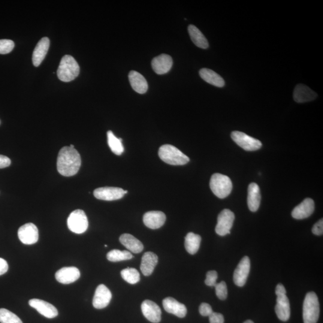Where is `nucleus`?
<instances>
[{
	"label": "nucleus",
	"instance_id": "f257e3e1",
	"mask_svg": "<svg viewBox=\"0 0 323 323\" xmlns=\"http://www.w3.org/2000/svg\"><path fill=\"white\" fill-rule=\"evenodd\" d=\"M81 157L74 148L65 146L60 150L57 159V169L60 174L65 177L74 176L79 171Z\"/></svg>",
	"mask_w": 323,
	"mask_h": 323
},
{
	"label": "nucleus",
	"instance_id": "f03ea898",
	"mask_svg": "<svg viewBox=\"0 0 323 323\" xmlns=\"http://www.w3.org/2000/svg\"><path fill=\"white\" fill-rule=\"evenodd\" d=\"M80 73V66L71 55H66L61 59L57 75L60 80L69 82L74 80Z\"/></svg>",
	"mask_w": 323,
	"mask_h": 323
},
{
	"label": "nucleus",
	"instance_id": "7ed1b4c3",
	"mask_svg": "<svg viewBox=\"0 0 323 323\" xmlns=\"http://www.w3.org/2000/svg\"><path fill=\"white\" fill-rule=\"evenodd\" d=\"M158 153L162 161L171 165H186L190 161L185 154L170 144H165L160 147Z\"/></svg>",
	"mask_w": 323,
	"mask_h": 323
},
{
	"label": "nucleus",
	"instance_id": "20e7f679",
	"mask_svg": "<svg viewBox=\"0 0 323 323\" xmlns=\"http://www.w3.org/2000/svg\"><path fill=\"white\" fill-rule=\"evenodd\" d=\"M319 316L320 304L318 296L313 292L308 293L303 305L304 322L317 323Z\"/></svg>",
	"mask_w": 323,
	"mask_h": 323
},
{
	"label": "nucleus",
	"instance_id": "39448f33",
	"mask_svg": "<svg viewBox=\"0 0 323 323\" xmlns=\"http://www.w3.org/2000/svg\"><path fill=\"white\" fill-rule=\"evenodd\" d=\"M210 186L211 191L217 197L224 199L230 195L232 183L230 178L225 175L216 173L211 176Z\"/></svg>",
	"mask_w": 323,
	"mask_h": 323
},
{
	"label": "nucleus",
	"instance_id": "423d86ee",
	"mask_svg": "<svg viewBox=\"0 0 323 323\" xmlns=\"http://www.w3.org/2000/svg\"><path fill=\"white\" fill-rule=\"evenodd\" d=\"M67 224L69 230L77 234L85 232L89 225L86 214L81 210L72 211L68 217Z\"/></svg>",
	"mask_w": 323,
	"mask_h": 323
},
{
	"label": "nucleus",
	"instance_id": "0eeeda50",
	"mask_svg": "<svg viewBox=\"0 0 323 323\" xmlns=\"http://www.w3.org/2000/svg\"><path fill=\"white\" fill-rule=\"evenodd\" d=\"M235 214L230 210H223L217 217V224L215 231L220 236L231 234V229L233 226Z\"/></svg>",
	"mask_w": 323,
	"mask_h": 323
},
{
	"label": "nucleus",
	"instance_id": "6e6552de",
	"mask_svg": "<svg viewBox=\"0 0 323 323\" xmlns=\"http://www.w3.org/2000/svg\"><path fill=\"white\" fill-rule=\"evenodd\" d=\"M231 138L235 143L246 151L258 150L262 146L261 141L250 137L245 133L240 131H233Z\"/></svg>",
	"mask_w": 323,
	"mask_h": 323
},
{
	"label": "nucleus",
	"instance_id": "1a4fd4ad",
	"mask_svg": "<svg viewBox=\"0 0 323 323\" xmlns=\"http://www.w3.org/2000/svg\"><path fill=\"white\" fill-rule=\"evenodd\" d=\"M18 237L20 241L26 245L35 244L38 240V230L34 224L29 223L22 226L18 230Z\"/></svg>",
	"mask_w": 323,
	"mask_h": 323
},
{
	"label": "nucleus",
	"instance_id": "9d476101",
	"mask_svg": "<svg viewBox=\"0 0 323 323\" xmlns=\"http://www.w3.org/2000/svg\"><path fill=\"white\" fill-rule=\"evenodd\" d=\"M125 195V190L114 187L98 188L93 192V195L96 199L107 201L118 200Z\"/></svg>",
	"mask_w": 323,
	"mask_h": 323
},
{
	"label": "nucleus",
	"instance_id": "9b49d317",
	"mask_svg": "<svg viewBox=\"0 0 323 323\" xmlns=\"http://www.w3.org/2000/svg\"><path fill=\"white\" fill-rule=\"evenodd\" d=\"M112 294L109 289L104 285H100L96 288L93 299V306L96 309L101 310L109 305Z\"/></svg>",
	"mask_w": 323,
	"mask_h": 323
},
{
	"label": "nucleus",
	"instance_id": "f8f14e48",
	"mask_svg": "<svg viewBox=\"0 0 323 323\" xmlns=\"http://www.w3.org/2000/svg\"><path fill=\"white\" fill-rule=\"evenodd\" d=\"M250 271V261L245 256L238 265L234 271V282L237 286L243 287L246 285Z\"/></svg>",
	"mask_w": 323,
	"mask_h": 323
},
{
	"label": "nucleus",
	"instance_id": "ddd939ff",
	"mask_svg": "<svg viewBox=\"0 0 323 323\" xmlns=\"http://www.w3.org/2000/svg\"><path fill=\"white\" fill-rule=\"evenodd\" d=\"M29 305L30 307L37 310L40 315L47 319L55 318L58 315V312L56 308L46 301L38 299H32L29 300Z\"/></svg>",
	"mask_w": 323,
	"mask_h": 323
},
{
	"label": "nucleus",
	"instance_id": "4468645a",
	"mask_svg": "<svg viewBox=\"0 0 323 323\" xmlns=\"http://www.w3.org/2000/svg\"><path fill=\"white\" fill-rule=\"evenodd\" d=\"M141 311L148 321L158 323L161 321L162 312L160 307L154 302L146 300L141 304Z\"/></svg>",
	"mask_w": 323,
	"mask_h": 323
},
{
	"label": "nucleus",
	"instance_id": "2eb2a0df",
	"mask_svg": "<svg viewBox=\"0 0 323 323\" xmlns=\"http://www.w3.org/2000/svg\"><path fill=\"white\" fill-rule=\"evenodd\" d=\"M276 295L277 305L275 310L278 318L283 322L288 321L291 317V306H290L289 298L287 297L286 294Z\"/></svg>",
	"mask_w": 323,
	"mask_h": 323
},
{
	"label": "nucleus",
	"instance_id": "dca6fc26",
	"mask_svg": "<svg viewBox=\"0 0 323 323\" xmlns=\"http://www.w3.org/2000/svg\"><path fill=\"white\" fill-rule=\"evenodd\" d=\"M315 210V201L312 199L307 198L294 208L292 211V216L295 219H307L312 215Z\"/></svg>",
	"mask_w": 323,
	"mask_h": 323
},
{
	"label": "nucleus",
	"instance_id": "f3484780",
	"mask_svg": "<svg viewBox=\"0 0 323 323\" xmlns=\"http://www.w3.org/2000/svg\"><path fill=\"white\" fill-rule=\"evenodd\" d=\"M80 277V271L73 267L62 268L55 274L56 280L64 285H68L76 282Z\"/></svg>",
	"mask_w": 323,
	"mask_h": 323
},
{
	"label": "nucleus",
	"instance_id": "a211bd4d",
	"mask_svg": "<svg viewBox=\"0 0 323 323\" xmlns=\"http://www.w3.org/2000/svg\"><path fill=\"white\" fill-rule=\"evenodd\" d=\"M166 221L165 214L159 211H149L144 214L143 222L147 228L157 229L161 228Z\"/></svg>",
	"mask_w": 323,
	"mask_h": 323
},
{
	"label": "nucleus",
	"instance_id": "6ab92c4d",
	"mask_svg": "<svg viewBox=\"0 0 323 323\" xmlns=\"http://www.w3.org/2000/svg\"><path fill=\"white\" fill-rule=\"evenodd\" d=\"M173 59L167 54H162L153 58L152 66L154 71L158 74H164L170 71L173 66Z\"/></svg>",
	"mask_w": 323,
	"mask_h": 323
},
{
	"label": "nucleus",
	"instance_id": "aec40b11",
	"mask_svg": "<svg viewBox=\"0 0 323 323\" xmlns=\"http://www.w3.org/2000/svg\"><path fill=\"white\" fill-rule=\"evenodd\" d=\"M164 310L179 318H184L187 315V309L185 305L179 303L173 298L168 297L162 302Z\"/></svg>",
	"mask_w": 323,
	"mask_h": 323
},
{
	"label": "nucleus",
	"instance_id": "412c9836",
	"mask_svg": "<svg viewBox=\"0 0 323 323\" xmlns=\"http://www.w3.org/2000/svg\"><path fill=\"white\" fill-rule=\"evenodd\" d=\"M49 46V38L43 37L38 41L32 53V63L35 66H38L43 62L47 55Z\"/></svg>",
	"mask_w": 323,
	"mask_h": 323
},
{
	"label": "nucleus",
	"instance_id": "4be33fe9",
	"mask_svg": "<svg viewBox=\"0 0 323 323\" xmlns=\"http://www.w3.org/2000/svg\"><path fill=\"white\" fill-rule=\"evenodd\" d=\"M317 97H318L317 93L313 91L309 86L300 84L295 87L294 98L298 103L315 100Z\"/></svg>",
	"mask_w": 323,
	"mask_h": 323
},
{
	"label": "nucleus",
	"instance_id": "5701e85b",
	"mask_svg": "<svg viewBox=\"0 0 323 323\" xmlns=\"http://www.w3.org/2000/svg\"><path fill=\"white\" fill-rule=\"evenodd\" d=\"M158 262V257L153 252L145 253L142 257L140 270L145 276H150Z\"/></svg>",
	"mask_w": 323,
	"mask_h": 323
},
{
	"label": "nucleus",
	"instance_id": "b1692460",
	"mask_svg": "<svg viewBox=\"0 0 323 323\" xmlns=\"http://www.w3.org/2000/svg\"><path fill=\"white\" fill-rule=\"evenodd\" d=\"M261 195L260 188L257 184L252 183L249 186L248 198L247 204L249 210L252 212H256L259 209L261 204Z\"/></svg>",
	"mask_w": 323,
	"mask_h": 323
},
{
	"label": "nucleus",
	"instance_id": "393cba45",
	"mask_svg": "<svg viewBox=\"0 0 323 323\" xmlns=\"http://www.w3.org/2000/svg\"><path fill=\"white\" fill-rule=\"evenodd\" d=\"M129 80L132 89L140 94L146 93L148 90L147 81L143 75L137 71H131L129 74Z\"/></svg>",
	"mask_w": 323,
	"mask_h": 323
},
{
	"label": "nucleus",
	"instance_id": "a878e982",
	"mask_svg": "<svg viewBox=\"0 0 323 323\" xmlns=\"http://www.w3.org/2000/svg\"><path fill=\"white\" fill-rule=\"evenodd\" d=\"M119 241L120 243L126 249H128L130 252L135 253H140L144 249L143 244L140 241L129 234H124L120 237Z\"/></svg>",
	"mask_w": 323,
	"mask_h": 323
},
{
	"label": "nucleus",
	"instance_id": "bb28decb",
	"mask_svg": "<svg viewBox=\"0 0 323 323\" xmlns=\"http://www.w3.org/2000/svg\"><path fill=\"white\" fill-rule=\"evenodd\" d=\"M199 75L206 82L219 87H222L225 86L224 79L220 75L212 69L208 68H202L199 71Z\"/></svg>",
	"mask_w": 323,
	"mask_h": 323
},
{
	"label": "nucleus",
	"instance_id": "cd10ccee",
	"mask_svg": "<svg viewBox=\"0 0 323 323\" xmlns=\"http://www.w3.org/2000/svg\"><path fill=\"white\" fill-rule=\"evenodd\" d=\"M188 32L193 43L196 46L202 49H207L209 46L207 38L197 27L190 25L188 26Z\"/></svg>",
	"mask_w": 323,
	"mask_h": 323
},
{
	"label": "nucleus",
	"instance_id": "c85d7f7f",
	"mask_svg": "<svg viewBox=\"0 0 323 323\" xmlns=\"http://www.w3.org/2000/svg\"><path fill=\"white\" fill-rule=\"evenodd\" d=\"M201 237L200 235L189 232L185 237V246L189 254L195 255L200 247Z\"/></svg>",
	"mask_w": 323,
	"mask_h": 323
},
{
	"label": "nucleus",
	"instance_id": "c756f323",
	"mask_svg": "<svg viewBox=\"0 0 323 323\" xmlns=\"http://www.w3.org/2000/svg\"><path fill=\"white\" fill-rule=\"evenodd\" d=\"M108 144L112 152L116 155H121L124 152V147L122 144V139L116 137L112 131L107 132Z\"/></svg>",
	"mask_w": 323,
	"mask_h": 323
},
{
	"label": "nucleus",
	"instance_id": "7c9ffc66",
	"mask_svg": "<svg viewBox=\"0 0 323 323\" xmlns=\"http://www.w3.org/2000/svg\"><path fill=\"white\" fill-rule=\"evenodd\" d=\"M107 258L110 262H117L131 259L133 256L131 252L126 250H113L107 253Z\"/></svg>",
	"mask_w": 323,
	"mask_h": 323
},
{
	"label": "nucleus",
	"instance_id": "2f4dec72",
	"mask_svg": "<svg viewBox=\"0 0 323 323\" xmlns=\"http://www.w3.org/2000/svg\"><path fill=\"white\" fill-rule=\"evenodd\" d=\"M121 276L125 282L135 285L140 280V275L139 272L135 268H127L121 271Z\"/></svg>",
	"mask_w": 323,
	"mask_h": 323
},
{
	"label": "nucleus",
	"instance_id": "473e14b6",
	"mask_svg": "<svg viewBox=\"0 0 323 323\" xmlns=\"http://www.w3.org/2000/svg\"><path fill=\"white\" fill-rule=\"evenodd\" d=\"M0 323H23L16 315L4 309H0Z\"/></svg>",
	"mask_w": 323,
	"mask_h": 323
},
{
	"label": "nucleus",
	"instance_id": "72a5a7b5",
	"mask_svg": "<svg viewBox=\"0 0 323 323\" xmlns=\"http://www.w3.org/2000/svg\"><path fill=\"white\" fill-rule=\"evenodd\" d=\"M216 294L219 300L224 301L228 297L227 285L225 282L217 283L215 286Z\"/></svg>",
	"mask_w": 323,
	"mask_h": 323
},
{
	"label": "nucleus",
	"instance_id": "f704fd0d",
	"mask_svg": "<svg viewBox=\"0 0 323 323\" xmlns=\"http://www.w3.org/2000/svg\"><path fill=\"white\" fill-rule=\"evenodd\" d=\"M14 47V42L7 39L0 40V54L5 55L11 52Z\"/></svg>",
	"mask_w": 323,
	"mask_h": 323
},
{
	"label": "nucleus",
	"instance_id": "c9c22d12",
	"mask_svg": "<svg viewBox=\"0 0 323 323\" xmlns=\"http://www.w3.org/2000/svg\"><path fill=\"white\" fill-rule=\"evenodd\" d=\"M217 278H218V274L216 271H208L206 276V280L205 281V285L208 286L215 287L217 285Z\"/></svg>",
	"mask_w": 323,
	"mask_h": 323
},
{
	"label": "nucleus",
	"instance_id": "e433bc0d",
	"mask_svg": "<svg viewBox=\"0 0 323 323\" xmlns=\"http://www.w3.org/2000/svg\"><path fill=\"white\" fill-rule=\"evenodd\" d=\"M199 311L200 315L204 317H209L213 313L212 308L207 303L201 304Z\"/></svg>",
	"mask_w": 323,
	"mask_h": 323
},
{
	"label": "nucleus",
	"instance_id": "4c0bfd02",
	"mask_svg": "<svg viewBox=\"0 0 323 323\" xmlns=\"http://www.w3.org/2000/svg\"><path fill=\"white\" fill-rule=\"evenodd\" d=\"M209 321L210 323H224L225 319L222 314L213 312L209 316Z\"/></svg>",
	"mask_w": 323,
	"mask_h": 323
},
{
	"label": "nucleus",
	"instance_id": "58836bf2",
	"mask_svg": "<svg viewBox=\"0 0 323 323\" xmlns=\"http://www.w3.org/2000/svg\"><path fill=\"white\" fill-rule=\"evenodd\" d=\"M313 233L316 235H322L323 234V220L321 219L314 225L312 229Z\"/></svg>",
	"mask_w": 323,
	"mask_h": 323
},
{
	"label": "nucleus",
	"instance_id": "ea45409f",
	"mask_svg": "<svg viewBox=\"0 0 323 323\" xmlns=\"http://www.w3.org/2000/svg\"><path fill=\"white\" fill-rule=\"evenodd\" d=\"M10 164L11 161L8 157L0 155V169L8 167Z\"/></svg>",
	"mask_w": 323,
	"mask_h": 323
},
{
	"label": "nucleus",
	"instance_id": "a19ab883",
	"mask_svg": "<svg viewBox=\"0 0 323 323\" xmlns=\"http://www.w3.org/2000/svg\"><path fill=\"white\" fill-rule=\"evenodd\" d=\"M8 266L7 262L4 259L0 258V276L7 273Z\"/></svg>",
	"mask_w": 323,
	"mask_h": 323
},
{
	"label": "nucleus",
	"instance_id": "79ce46f5",
	"mask_svg": "<svg viewBox=\"0 0 323 323\" xmlns=\"http://www.w3.org/2000/svg\"><path fill=\"white\" fill-rule=\"evenodd\" d=\"M243 323H254V322H253L252 321H250V320H249V321H246L245 322H244Z\"/></svg>",
	"mask_w": 323,
	"mask_h": 323
},
{
	"label": "nucleus",
	"instance_id": "37998d69",
	"mask_svg": "<svg viewBox=\"0 0 323 323\" xmlns=\"http://www.w3.org/2000/svg\"><path fill=\"white\" fill-rule=\"evenodd\" d=\"M69 147H71V148H74V146H73V145H71V146Z\"/></svg>",
	"mask_w": 323,
	"mask_h": 323
},
{
	"label": "nucleus",
	"instance_id": "c03bdc74",
	"mask_svg": "<svg viewBox=\"0 0 323 323\" xmlns=\"http://www.w3.org/2000/svg\"><path fill=\"white\" fill-rule=\"evenodd\" d=\"M127 193H128V191H125V194H127Z\"/></svg>",
	"mask_w": 323,
	"mask_h": 323
}]
</instances>
